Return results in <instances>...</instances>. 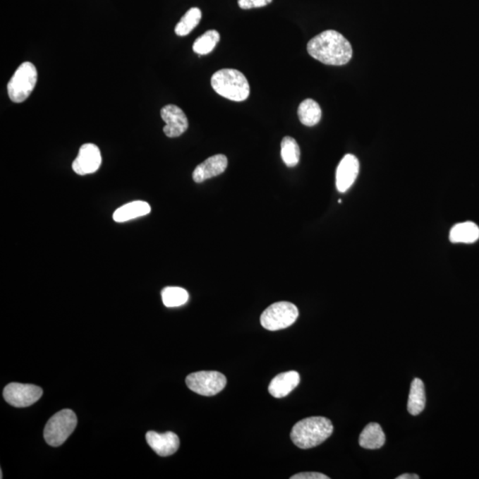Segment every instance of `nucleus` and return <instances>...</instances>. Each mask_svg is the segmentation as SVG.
Wrapping results in <instances>:
<instances>
[{
  "mask_svg": "<svg viewBox=\"0 0 479 479\" xmlns=\"http://www.w3.org/2000/svg\"><path fill=\"white\" fill-rule=\"evenodd\" d=\"M308 51L313 58L326 65L342 66L353 57V47L342 34L326 30L313 37L308 44Z\"/></svg>",
  "mask_w": 479,
  "mask_h": 479,
  "instance_id": "1",
  "label": "nucleus"
},
{
  "mask_svg": "<svg viewBox=\"0 0 479 479\" xmlns=\"http://www.w3.org/2000/svg\"><path fill=\"white\" fill-rule=\"evenodd\" d=\"M333 430L332 421L326 417H308L293 426L291 437L296 447L301 449H309L329 439Z\"/></svg>",
  "mask_w": 479,
  "mask_h": 479,
  "instance_id": "2",
  "label": "nucleus"
},
{
  "mask_svg": "<svg viewBox=\"0 0 479 479\" xmlns=\"http://www.w3.org/2000/svg\"><path fill=\"white\" fill-rule=\"evenodd\" d=\"M211 83L217 94L230 101L241 102L249 98V82L239 71L223 68L213 74Z\"/></svg>",
  "mask_w": 479,
  "mask_h": 479,
  "instance_id": "3",
  "label": "nucleus"
},
{
  "mask_svg": "<svg viewBox=\"0 0 479 479\" xmlns=\"http://www.w3.org/2000/svg\"><path fill=\"white\" fill-rule=\"evenodd\" d=\"M77 425V416L72 410H61L47 422L44 430V439L51 447H60L73 433Z\"/></svg>",
  "mask_w": 479,
  "mask_h": 479,
  "instance_id": "4",
  "label": "nucleus"
},
{
  "mask_svg": "<svg viewBox=\"0 0 479 479\" xmlns=\"http://www.w3.org/2000/svg\"><path fill=\"white\" fill-rule=\"evenodd\" d=\"M37 71L34 64L26 61L20 64L8 84L10 99L16 103L26 101L35 88Z\"/></svg>",
  "mask_w": 479,
  "mask_h": 479,
  "instance_id": "5",
  "label": "nucleus"
},
{
  "mask_svg": "<svg viewBox=\"0 0 479 479\" xmlns=\"http://www.w3.org/2000/svg\"><path fill=\"white\" fill-rule=\"evenodd\" d=\"M298 315V308L292 303H274L262 313L260 322L264 329L277 332L294 324Z\"/></svg>",
  "mask_w": 479,
  "mask_h": 479,
  "instance_id": "6",
  "label": "nucleus"
},
{
  "mask_svg": "<svg viewBox=\"0 0 479 479\" xmlns=\"http://www.w3.org/2000/svg\"><path fill=\"white\" fill-rule=\"evenodd\" d=\"M186 384L195 394L212 397L226 387V378L218 371H200L188 375Z\"/></svg>",
  "mask_w": 479,
  "mask_h": 479,
  "instance_id": "7",
  "label": "nucleus"
},
{
  "mask_svg": "<svg viewBox=\"0 0 479 479\" xmlns=\"http://www.w3.org/2000/svg\"><path fill=\"white\" fill-rule=\"evenodd\" d=\"M43 390L33 384L11 382L6 386L3 396L8 404L16 408H27L42 397Z\"/></svg>",
  "mask_w": 479,
  "mask_h": 479,
  "instance_id": "8",
  "label": "nucleus"
},
{
  "mask_svg": "<svg viewBox=\"0 0 479 479\" xmlns=\"http://www.w3.org/2000/svg\"><path fill=\"white\" fill-rule=\"evenodd\" d=\"M102 162L101 151L95 144H84L79 148L77 158L72 164V169L78 175L95 174L99 170Z\"/></svg>",
  "mask_w": 479,
  "mask_h": 479,
  "instance_id": "9",
  "label": "nucleus"
},
{
  "mask_svg": "<svg viewBox=\"0 0 479 479\" xmlns=\"http://www.w3.org/2000/svg\"><path fill=\"white\" fill-rule=\"evenodd\" d=\"M162 119L165 122L164 133L169 138L181 136L188 129L187 116L179 107L174 104L164 106L161 109Z\"/></svg>",
  "mask_w": 479,
  "mask_h": 479,
  "instance_id": "10",
  "label": "nucleus"
},
{
  "mask_svg": "<svg viewBox=\"0 0 479 479\" xmlns=\"http://www.w3.org/2000/svg\"><path fill=\"white\" fill-rule=\"evenodd\" d=\"M360 171V163L353 154H348L341 160L336 169V185L337 190L344 193L353 185Z\"/></svg>",
  "mask_w": 479,
  "mask_h": 479,
  "instance_id": "11",
  "label": "nucleus"
},
{
  "mask_svg": "<svg viewBox=\"0 0 479 479\" xmlns=\"http://www.w3.org/2000/svg\"><path fill=\"white\" fill-rule=\"evenodd\" d=\"M146 439L148 446L159 456H170L177 452L179 447L178 437L171 432L163 434L148 432L146 434Z\"/></svg>",
  "mask_w": 479,
  "mask_h": 479,
  "instance_id": "12",
  "label": "nucleus"
},
{
  "mask_svg": "<svg viewBox=\"0 0 479 479\" xmlns=\"http://www.w3.org/2000/svg\"><path fill=\"white\" fill-rule=\"evenodd\" d=\"M227 164L229 161L225 154H215L196 166L193 172V179L196 183H202L207 179L222 174L226 171Z\"/></svg>",
  "mask_w": 479,
  "mask_h": 479,
  "instance_id": "13",
  "label": "nucleus"
},
{
  "mask_svg": "<svg viewBox=\"0 0 479 479\" xmlns=\"http://www.w3.org/2000/svg\"><path fill=\"white\" fill-rule=\"evenodd\" d=\"M301 382V375L296 371H289L277 375L269 384L268 391L274 398L288 396Z\"/></svg>",
  "mask_w": 479,
  "mask_h": 479,
  "instance_id": "14",
  "label": "nucleus"
},
{
  "mask_svg": "<svg viewBox=\"0 0 479 479\" xmlns=\"http://www.w3.org/2000/svg\"><path fill=\"white\" fill-rule=\"evenodd\" d=\"M151 208L146 202L135 201L127 203L117 209L113 214V219L117 223L129 222L150 213Z\"/></svg>",
  "mask_w": 479,
  "mask_h": 479,
  "instance_id": "15",
  "label": "nucleus"
},
{
  "mask_svg": "<svg viewBox=\"0 0 479 479\" xmlns=\"http://www.w3.org/2000/svg\"><path fill=\"white\" fill-rule=\"evenodd\" d=\"M365 449H379L385 443V434L378 423H371L365 427L358 439Z\"/></svg>",
  "mask_w": 479,
  "mask_h": 479,
  "instance_id": "16",
  "label": "nucleus"
},
{
  "mask_svg": "<svg viewBox=\"0 0 479 479\" xmlns=\"http://www.w3.org/2000/svg\"><path fill=\"white\" fill-rule=\"evenodd\" d=\"M450 242L453 243H473L479 239V227L475 223L468 222L456 224L449 234Z\"/></svg>",
  "mask_w": 479,
  "mask_h": 479,
  "instance_id": "17",
  "label": "nucleus"
},
{
  "mask_svg": "<svg viewBox=\"0 0 479 479\" xmlns=\"http://www.w3.org/2000/svg\"><path fill=\"white\" fill-rule=\"evenodd\" d=\"M426 395L425 384L420 378L413 379L410 388L408 410L410 415L418 416L425 408Z\"/></svg>",
  "mask_w": 479,
  "mask_h": 479,
  "instance_id": "18",
  "label": "nucleus"
},
{
  "mask_svg": "<svg viewBox=\"0 0 479 479\" xmlns=\"http://www.w3.org/2000/svg\"><path fill=\"white\" fill-rule=\"evenodd\" d=\"M298 115L303 125L315 126L322 119V109L315 99H306L299 105Z\"/></svg>",
  "mask_w": 479,
  "mask_h": 479,
  "instance_id": "19",
  "label": "nucleus"
},
{
  "mask_svg": "<svg viewBox=\"0 0 479 479\" xmlns=\"http://www.w3.org/2000/svg\"><path fill=\"white\" fill-rule=\"evenodd\" d=\"M281 156L288 167H295L301 159V148L291 137H284L281 143Z\"/></svg>",
  "mask_w": 479,
  "mask_h": 479,
  "instance_id": "20",
  "label": "nucleus"
},
{
  "mask_svg": "<svg viewBox=\"0 0 479 479\" xmlns=\"http://www.w3.org/2000/svg\"><path fill=\"white\" fill-rule=\"evenodd\" d=\"M202 19V12L198 8H193L189 9L185 13L183 17L179 20L177 26L175 28V33L178 36L184 37L188 35L189 33L198 25L200 20Z\"/></svg>",
  "mask_w": 479,
  "mask_h": 479,
  "instance_id": "21",
  "label": "nucleus"
},
{
  "mask_svg": "<svg viewBox=\"0 0 479 479\" xmlns=\"http://www.w3.org/2000/svg\"><path fill=\"white\" fill-rule=\"evenodd\" d=\"M220 40L219 33L217 30H208L198 39H196L193 44V50L199 55H205L212 53L213 49L219 44Z\"/></svg>",
  "mask_w": 479,
  "mask_h": 479,
  "instance_id": "22",
  "label": "nucleus"
},
{
  "mask_svg": "<svg viewBox=\"0 0 479 479\" xmlns=\"http://www.w3.org/2000/svg\"><path fill=\"white\" fill-rule=\"evenodd\" d=\"M162 299L166 308H178L188 301L189 295L186 289L178 287H167L162 291Z\"/></svg>",
  "mask_w": 479,
  "mask_h": 479,
  "instance_id": "23",
  "label": "nucleus"
},
{
  "mask_svg": "<svg viewBox=\"0 0 479 479\" xmlns=\"http://www.w3.org/2000/svg\"><path fill=\"white\" fill-rule=\"evenodd\" d=\"M273 0H238V5L244 10L263 8L270 4Z\"/></svg>",
  "mask_w": 479,
  "mask_h": 479,
  "instance_id": "24",
  "label": "nucleus"
},
{
  "mask_svg": "<svg viewBox=\"0 0 479 479\" xmlns=\"http://www.w3.org/2000/svg\"><path fill=\"white\" fill-rule=\"evenodd\" d=\"M291 479H329V478L319 472H304L292 475Z\"/></svg>",
  "mask_w": 479,
  "mask_h": 479,
  "instance_id": "25",
  "label": "nucleus"
},
{
  "mask_svg": "<svg viewBox=\"0 0 479 479\" xmlns=\"http://www.w3.org/2000/svg\"><path fill=\"white\" fill-rule=\"evenodd\" d=\"M420 477L416 474H403L399 475L397 479H419Z\"/></svg>",
  "mask_w": 479,
  "mask_h": 479,
  "instance_id": "26",
  "label": "nucleus"
}]
</instances>
